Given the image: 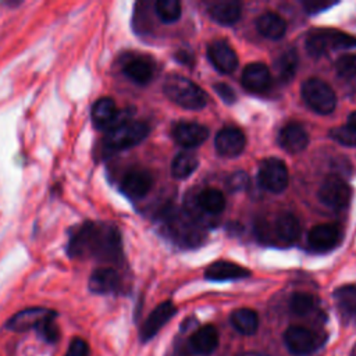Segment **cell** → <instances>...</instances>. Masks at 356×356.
I'll return each instance as SVG.
<instances>
[{"label": "cell", "mask_w": 356, "mask_h": 356, "mask_svg": "<svg viewBox=\"0 0 356 356\" xmlns=\"http://www.w3.org/2000/svg\"><path fill=\"white\" fill-rule=\"evenodd\" d=\"M67 253L72 259H90L100 263H120L122 239L115 224L107 221H85L70 234Z\"/></svg>", "instance_id": "6da1fadb"}, {"label": "cell", "mask_w": 356, "mask_h": 356, "mask_svg": "<svg viewBox=\"0 0 356 356\" xmlns=\"http://www.w3.org/2000/svg\"><path fill=\"white\" fill-rule=\"evenodd\" d=\"M57 312L47 307H26L11 316L6 328L15 332L36 331V334L47 343H56L60 338V330L56 323Z\"/></svg>", "instance_id": "7a4b0ae2"}, {"label": "cell", "mask_w": 356, "mask_h": 356, "mask_svg": "<svg viewBox=\"0 0 356 356\" xmlns=\"http://www.w3.org/2000/svg\"><path fill=\"white\" fill-rule=\"evenodd\" d=\"M164 93L175 104L189 110L202 108L207 103L206 93L195 82L178 74H171L165 78Z\"/></svg>", "instance_id": "3957f363"}, {"label": "cell", "mask_w": 356, "mask_h": 356, "mask_svg": "<svg viewBox=\"0 0 356 356\" xmlns=\"http://www.w3.org/2000/svg\"><path fill=\"white\" fill-rule=\"evenodd\" d=\"M149 135L147 124L142 121H125L106 131L102 147L106 152H121L136 146Z\"/></svg>", "instance_id": "277c9868"}, {"label": "cell", "mask_w": 356, "mask_h": 356, "mask_svg": "<svg viewBox=\"0 0 356 356\" xmlns=\"http://www.w3.org/2000/svg\"><path fill=\"white\" fill-rule=\"evenodd\" d=\"M356 47V38L339 31H317L306 39V50L312 57H320L331 50Z\"/></svg>", "instance_id": "5b68a950"}, {"label": "cell", "mask_w": 356, "mask_h": 356, "mask_svg": "<svg viewBox=\"0 0 356 356\" xmlns=\"http://www.w3.org/2000/svg\"><path fill=\"white\" fill-rule=\"evenodd\" d=\"M325 342V337L310 328L292 325L284 332V343L286 349L298 356H305L320 349Z\"/></svg>", "instance_id": "8992f818"}, {"label": "cell", "mask_w": 356, "mask_h": 356, "mask_svg": "<svg viewBox=\"0 0 356 356\" xmlns=\"http://www.w3.org/2000/svg\"><path fill=\"white\" fill-rule=\"evenodd\" d=\"M302 96L306 104L318 114H330L337 104L334 90L318 78H310L303 82Z\"/></svg>", "instance_id": "52a82bcc"}, {"label": "cell", "mask_w": 356, "mask_h": 356, "mask_svg": "<svg viewBox=\"0 0 356 356\" xmlns=\"http://www.w3.org/2000/svg\"><path fill=\"white\" fill-rule=\"evenodd\" d=\"M129 114L127 111H120L114 99L100 97L97 99L90 108V120L95 128L108 131L113 127L129 121Z\"/></svg>", "instance_id": "ba28073f"}, {"label": "cell", "mask_w": 356, "mask_h": 356, "mask_svg": "<svg viewBox=\"0 0 356 356\" xmlns=\"http://www.w3.org/2000/svg\"><path fill=\"white\" fill-rule=\"evenodd\" d=\"M259 181L261 186L270 192H282L288 185L286 165L280 159H266L259 168Z\"/></svg>", "instance_id": "9c48e42d"}, {"label": "cell", "mask_w": 356, "mask_h": 356, "mask_svg": "<svg viewBox=\"0 0 356 356\" xmlns=\"http://www.w3.org/2000/svg\"><path fill=\"white\" fill-rule=\"evenodd\" d=\"M317 195L320 202L325 206L332 209H342L349 203L350 188L341 177L330 175L323 181Z\"/></svg>", "instance_id": "30bf717a"}, {"label": "cell", "mask_w": 356, "mask_h": 356, "mask_svg": "<svg viewBox=\"0 0 356 356\" xmlns=\"http://www.w3.org/2000/svg\"><path fill=\"white\" fill-rule=\"evenodd\" d=\"M88 286L93 293L113 295L121 292L122 280L114 267H97L89 275Z\"/></svg>", "instance_id": "8fae6325"}, {"label": "cell", "mask_w": 356, "mask_h": 356, "mask_svg": "<svg viewBox=\"0 0 356 356\" xmlns=\"http://www.w3.org/2000/svg\"><path fill=\"white\" fill-rule=\"evenodd\" d=\"M177 313V307L171 302H163L160 303L143 321L140 331H139V338L142 342L150 341L168 321L170 318Z\"/></svg>", "instance_id": "7c38bea8"}, {"label": "cell", "mask_w": 356, "mask_h": 356, "mask_svg": "<svg viewBox=\"0 0 356 356\" xmlns=\"http://www.w3.org/2000/svg\"><path fill=\"white\" fill-rule=\"evenodd\" d=\"M153 178L149 171L142 168L129 170L121 179V191L129 199H140L149 193Z\"/></svg>", "instance_id": "4fadbf2b"}, {"label": "cell", "mask_w": 356, "mask_h": 356, "mask_svg": "<svg viewBox=\"0 0 356 356\" xmlns=\"http://www.w3.org/2000/svg\"><path fill=\"white\" fill-rule=\"evenodd\" d=\"M192 218L186 217L178 210H170L165 214V224L171 234V236L179 242L185 243H196L197 242V229L192 224Z\"/></svg>", "instance_id": "5bb4252c"}, {"label": "cell", "mask_w": 356, "mask_h": 356, "mask_svg": "<svg viewBox=\"0 0 356 356\" xmlns=\"http://www.w3.org/2000/svg\"><path fill=\"white\" fill-rule=\"evenodd\" d=\"M341 231L332 224H318L309 231L307 243L314 252H328L341 242Z\"/></svg>", "instance_id": "9a60e30c"}, {"label": "cell", "mask_w": 356, "mask_h": 356, "mask_svg": "<svg viewBox=\"0 0 356 356\" xmlns=\"http://www.w3.org/2000/svg\"><path fill=\"white\" fill-rule=\"evenodd\" d=\"M207 56L211 64L224 74L232 72L238 65L236 53L225 40H214L209 44Z\"/></svg>", "instance_id": "2e32d148"}, {"label": "cell", "mask_w": 356, "mask_h": 356, "mask_svg": "<svg viewBox=\"0 0 356 356\" xmlns=\"http://www.w3.org/2000/svg\"><path fill=\"white\" fill-rule=\"evenodd\" d=\"M209 131L197 122H178L172 127L174 140L184 147L200 146L207 139Z\"/></svg>", "instance_id": "e0dca14e"}, {"label": "cell", "mask_w": 356, "mask_h": 356, "mask_svg": "<svg viewBox=\"0 0 356 356\" xmlns=\"http://www.w3.org/2000/svg\"><path fill=\"white\" fill-rule=\"evenodd\" d=\"M245 143L243 132L235 127H225L216 136V150L227 157L238 156L243 150Z\"/></svg>", "instance_id": "ac0fdd59"}, {"label": "cell", "mask_w": 356, "mask_h": 356, "mask_svg": "<svg viewBox=\"0 0 356 356\" xmlns=\"http://www.w3.org/2000/svg\"><path fill=\"white\" fill-rule=\"evenodd\" d=\"M122 72L132 82L146 85L154 75V63L146 56H132L122 64Z\"/></svg>", "instance_id": "d6986e66"}, {"label": "cell", "mask_w": 356, "mask_h": 356, "mask_svg": "<svg viewBox=\"0 0 356 356\" xmlns=\"http://www.w3.org/2000/svg\"><path fill=\"white\" fill-rule=\"evenodd\" d=\"M335 305L345 323L356 324V284L339 286L334 292Z\"/></svg>", "instance_id": "ffe728a7"}, {"label": "cell", "mask_w": 356, "mask_h": 356, "mask_svg": "<svg viewBox=\"0 0 356 356\" xmlns=\"http://www.w3.org/2000/svg\"><path fill=\"white\" fill-rule=\"evenodd\" d=\"M278 142L282 149L289 153H299L306 149L309 143V135L306 129L299 124L285 125L278 135Z\"/></svg>", "instance_id": "44dd1931"}, {"label": "cell", "mask_w": 356, "mask_h": 356, "mask_svg": "<svg viewBox=\"0 0 356 356\" xmlns=\"http://www.w3.org/2000/svg\"><path fill=\"white\" fill-rule=\"evenodd\" d=\"M189 346L192 352L197 355H210L218 346V332L214 325L207 324L199 327L189 338Z\"/></svg>", "instance_id": "7402d4cb"}, {"label": "cell", "mask_w": 356, "mask_h": 356, "mask_svg": "<svg viewBox=\"0 0 356 356\" xmlns=\"http://www.w3.org/2000/svg\"><path fill=\"white\" fill-rule=\"evenodd\" d=\"M250 275V271L245 267L231 263V261H216L210 264L206 271L204 277L210 281H231V280H241Z\"/></svg>", "instance_id": "603a6c76"}, {"label": "cell", "mask_w": 356, "mask_h": 356, "mask_svg": "<svg viewBox=\"0 0 356 356\" xmlns=\"http://www.w3.org/2000/svg\"><path fill=\"white\" fill-rule=\"evenodd\" d=\"M270 71L267 65L261 63H252L245 67L242 72V85L248 90L261 92L270 85Z\"/></svg>", "instance_id": "cb8c5ba5"}, {"label": "cell", "mask_w": 356, "mask_h": 356, "mask_svg": "<svg viewBox=\"0 0 356 356\" xmlns=\"http://www.w3.org/2000/svg\"><path fill=\"white\" fill-rule=\"evenodd\" d=\"M274 232L280 242L289 245L299 238L300 224L293 214L280 213L274 220Z\"/></svg>", "instance_id": "d4e9b609"}, {"label": "cell", "mask_w": 356, "mask_h": 356, "mask_svg": "<svg viewBox=\"0 0 356 356\" xmlns=\"http://www.w3.org/2000/svg\"><path fill=\"white\" fill-rule=\"evenodd\" d=\"M207 13L211 19L221 25H232L241 17V3L238 1H216L209 6Z\"/></svg>", "instance_id": "484cf974"}, {"label": "cell", "mask_w": 356, "mask_h": 356, "mask_svg": "<svg viewBox=\"0 0 356 356\" xmlns=\"http://www.w3.org/2000/svg\"><path fill=\"white\" fill-rule=\"evenodd\" d=\"M256 28L268 39H281L286 31V22L275 13H264L257 18Z\"/></svg>", "instance_id": "4316f807"}, {"label": "cell", "mask_w": 356, "mask_h": 356, "mask_svg": "<svg viewBox=\"0 0 356 356\" xmlns=\"http://www.w3.org/2000/svg\"><path fill=\"white\" fill-rule=\"evenodd\" d=\"M229 320H231V324L234 325V328L243 335H252L259 328L257 313L248 307L234 310L229 316Z\"/></svg>", "instance_id": "83f0119b"}, {"label": "cell", "mask_w": 356, "mask_h": 356, "mask_svg": "<svg viewBox=\"0 0 356 356\" xmlns=\"http://www.w3.org/2000/svg\"><path fill=\"white\" fill-rule=\"evenodd\" d=\"M197 204L204 213L218 214L225 207V197L220 191L209 188L197 195Z\"/></svg>", "instance_id": "f1b7e54d"}, {"label": "cell", "mask_w": 356, "mask_h": 356, "mask_svg": "<svg viewBox=\"0 0 356 356\" xmlns=\"http://www.w3.org/2000/svg\"><path fill=\"white\" fill-rule=\"evenodd\" d=\"M298 54L293 49L284 51L275 61V74L281 82H289L296 74Z\"/></svg>", "instance_id": "f546056e"}, {"label": "cell", "mask_w": 356, "mask_h": 356, "mask_svg": "<svg viewBox=\"0 0 356 356\" xmlns=\"http://www.w3.org/2000/svg\"><path fill=\"white\" fill-rule=\"evenodd\" d=\"M197 156L191 152H181L175 156L171 164V172L175 178L182 179L189 177L197 168Z\"/></svg>", "instance_id": "4dcf8cb0"}, {"label": "cell", "mask_w": 356, "mask_h": 356, "mask_svg": "<svg viewBox=\"0 0 356 356\" xmlns=\"http://www.w3.org/2000/svg\"><path fill=\"white\" fill-rule=\"evenodd\" d=\"M330 136L343 146H356V111L349 115L348 124L332 128Z\"/></svg>", "instance_id": "1f68e13d"}, {"label": "cell", "mask_w": 356, "mask_h": 356, "mask_svg": "<svg viewBox=\"0 0 356 356\" xmlns=\"http://www.w3.org/2000/svg\"><path fill=\"white\" fill-rule=\"evenodd\" d=\"M156 13L164 22H174L181 17V4L178 0H159Z\"/></svg>", "instance_id": "d6a6232c"}, {"label": "cell", "mask_w": 356, "mask_h": 356, "mask_svg": "<svg viewBox=\"0 0 356 356\" xmlns=\"http://www.w3.org/2000/svg\"><path fill=\"white\" fill-rule=\"evenodd\" d=\"M289 307L298 316H306L314 309V298L306 292H296L291 296Z\"/></svg>", "instance_id": "836d02e7"}, {"label": "cell", "mask_w": 356, "mask_h": 356, "mask_svg": "<svg viewBox=\"0 0 356 356\" xmlns=\"http://www.w3.org/2000/svg\"><path fill=\"white\" fill-rule=\"evenodd\" d=\"M335 68L339 78L348 82H356V54L342 56L337 61Z\"/></svg>", "instance_id": "e575fe53"}, {"label": "cell", "mask_w": 356, "mask_h": 356, "mask_svg": "<svg viewBox=\"0 0 356 356\" xmlns=\"http://www.w3.org/2000/svg\"><path fill=\"white\" fill-rule=\"evenodd\" d=\"M249 186V175L243 171H236L231 174L227 179V188L231 192H241Z\"/></svg>", "instance_id": "d590c367"}, {"label": "cell", "mask_w": 356, "mask_h": 356, "mask_svg": "<svg viewBox=\"0 0 356 356\" xmlns=\"http://www.w3.org/2000/svg\"><path fill=\"white\" fill-rule=\"evenodd\" d=\"M64 356H89V345L82 338H74Z\"/></svg>", "instance_id": "8d00e7d4"}, {"label": "cell", "mask_w": 356, "mask_h": 356, "mask_svg": "<svg viewBox=\"0 0 356 356\" xmlns=\"http://www.w3.org/2000/svg\"><path fill=\"white\" fill-rule=\"evenodd\" d=\"M214 90H216V93H217L225 103H228V104H232V103L235 102V99H236L234 89H232L231 86H228L227 83H222V82L216 83V85H214Z\"/></svg>", "instance_id": "74e56055"}, {"label": "cell", "mask_w": 356, "mask_h": 356, "mask_svg": "<svg viewBox=\"0 0 356 356\" xmlns=\"http://www.w3.org/2000/svg\"><path fill=\"white\" fill-rule=\"evenodd\" d=\"M335 3H330V1H305L303 6L307 10V13H320L331 6H334Z\"/></svg>", "instance_id": "f35d334b"}, {"label": "cell", "mask_w": 356, "mask_h": 356, "mask_svg": "<svg viewBox=\"0 0 356 356\" xmlns=\"http://www.w3.org/2000/svg\"><path fill=\"white\" fill-rule=\"evenodd\" d=\"M238 356H270L267 353H263V352H257V350H249V352H243V353H239Z\"/></svg>", "instance_id": "ab89813d"}]
</instances>
